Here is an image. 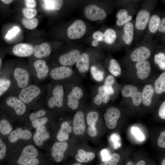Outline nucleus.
<instances>
[{"label": "nucleus", "instance_id": "nucleus-16", "mask_svg": "<svg viewBox=\"0 0 165 165\" xmlns=\"http://www.w3.org/2000/svg\"><path fill=\"white\" fill-rule=\"evenodd\" d=\"M37 148L33 145H28L23 149L17 163L19 165H23L29 160L36 158L38 156Z\"/></svg>", "mask_w": 165, "mask_h": 165}, {"label": "nucleus", "instance_id": "nucleus-62", "mask_svg": "<svg viewBox=\"0 0 165 165\" xmlns=\"http://www.w3.org/2000/svg\"><path fill=\"white\" fill-rule=\"evenodd\" d=\"M161 165H165V158L162 161Z\"/></svg>", "mask_w": 165, "mask_h": 165}, {"label": "nucleus", "instance_id": "nucleus-8", "mask_svg": "<svg viewBox=\"0 0 165 165\" xmlns=\"http://www.w3.org/2000/svg\"><path fill=\"white\" fill-rule=\"evenodd\" d=\"M147 3L145 4L137 14L134 28L138 33H141L146 28L151 16L152 7Z\"/></svg>", "mask_w": 165, "mask_h": 165}, {"label": "nucleus", "instance_id": "nucleus-40", "mask_svg": "<svg viewBox=\"0 0 165 165\" xmlns=\"http://www.w3.org/2000/svg\"><path fill=\"white\" fill-rule=\"evenodd\" d=\"M154 61L156 64L162 70H165V54L162 52L156 53L154 56Z\"/></svg>", "mask_w": 165, "mask_h": 165}, {"label": "nucleus", "instance_id": "nucleus-1", "mask_svg": "<svg viewBox=\"0 0 165 165\" xmlns=\"http://www.w3.org/2000/svg\"><path fill=\"white\" fill-rule=\"evenodd\" d=\"M46 86L45 103L47 108L53 111H55L66 106L64 84L51 81Z\"/></svg>", "mask_w": 165, "mask_h": 165}, {"label": "nucleus", "instance_id": "nucleus-59", "mask_svg": "<svg viewBox=\"0 0 165 165\" xmlns=\"http://www.w3.org/2000/svg\"><path fill=\"white\" fill-rule=\"evenodd\" d=\"M145 162L144 161L141 160L138 161L137 163H134L131 162H128L126 165H145Z\"/></svg>", "mask_w": 165, "mask_h": 165}, {"label": "nucleus", "instance_id": "nucleus-15", "mask_svg": "<svg viewBox=\"0 0 165 165\" xmlns=\"http://www.w3.org/2000/svg\"><path fill=\"white\" fill-rule=\"evenodd\" d=\"M85 113L83 110H78L74 114L73 121L72 130L76 135L83 134L85 131Z\"/></svg>", "mask_w": 165, "mask_h": 165}, {"label": "nucleus", "instance_id": "nucleus-48", "mask_svg": "<svg viewBox=\"0 0 165 165\" xmlns=\"http://www.w3.org/2000/svg\"><path fill=\"white\" fill-rule=\"evenodd\" d=\"M132 98L134 104L138 106L142 101V93L140 91L138 92Z\"/></svg>", "mask_w": 165, "mask_h": 165}, {"label": "nucleus", "instance_id": "nucleus-28", "mask_svg": "<svg viewBox=\"0 0 165 165\" xmlns=\"http://www.w3.org/2000/svg\"><path fill=\"white\" fill-rule=\"evenodd\" d=\"M127 9H122L117 13L116 17L117 19L116 24L119 26H123L127 23L131 21L133 16L129 14Z\"/></svg>", "mask_w": 165, "mask_h": 165}, {"label": "nucleus", "instance_id": "nucleus-61", "mask_svg": "<svg viewBox=\"0 0 165 165\" xmlns=\"http://www.w3.org/2000/svg\"><path fill=\"white\" fill-rule=\"evenodd\" d=\"M1 1L6 4H9L11 3L13 1L12 0H2Z\"/></svg>", "mask_w": 165, "mask_h": 165}, {"label": "nucleus", "instance_id": "nucleus-14", "mask_svg": "<svg viewBox=\"0 0 165 165\" xmlns=\"http://www.w3.org/2000/svg\"><path fill=\"white\" fill-rule=\"evenodd\" d=\"M121 112L119 110L115 107L108 108L104 114V119L106 125L110 130L115 129L116 126L117 122L120 117Z\"/></svg>", "mask_w": 165, "mask_h": 165}, {"label": "nucleus", "instance_id": "nucleus-32", "mask_svg": "<svg viewBox=\"0 0 165 165\" xmlns=\"http://www.w3.org/2000/svg\"><path fill=\"white\" fill-rule=\"evenodd\" d=\"M154 90L158 94L165 92V72L161 73L156 80Z\"/></svg>", "mask_w": 165, "mask_h": 165}, {"label": "nucleus", "instance_id": "nucleus-58", "mask_svg": "<svg viewBox=\"0 0 165 165\" xmlns=\"http://www.w3.org/2000/svg\"><path fill=\"white\" fill-rule=\"evenodd\" d=\"M39 163V160L36 158L29 160L23 165H38Z\"/></svg>", "mask_w": 165, "mask_h": 165}, {"label": "nucleus", "instance_id": "nucleus-52", "mask_svg": "<svg viewBox=\"0 0 165 165\" xmlns=\"http://www.w3.org/2000/svg\"><path fill=\"white\" fill-rule=\"evenodd\" d=\"M111 155L110 151L107 149H103L101 152L102 160L104 162L109 159Z\"/></svg>", "mask_w": 165, "mask_h": 165}, {"label": "nucleus", "instance_id": "nucleus-12", "mask_svg": "<svg viewBox=\"0 0 165 165\" xmlns=\"http://www.w3.org/2000/svg\"><path fill=\"white\" fill-rule=\"evenodd\" d=\"M84 14L85 16L91 21L103 20L107 15L103 9L93 4L89 5L85 7Z\"/></svg>", "mask_w": 165, "mask_h": 165}, {"label": "nucleus", "instance_id": "nucleus-53", "mask_svg": "<svg viewBox=\"0 0 165 165\" xmlns=\"http://www.w3.org/2000/svg\"><path fill=\"white\" fill-rule=\"evenodd\" d=\"M93 38L99 41H103L104 33L100 31H97L94 32L92 35Z\"/></svg>", "mask_w": 165, "mask_h": 165}, {"label": "nucleus", "instance_id": "nucleus-29", "mask_svg": "<svg viewBox=\"0 0 165 165\" xmlns=\"http://www.w3.org/2000/svg\"><path fill=\"white\" fill-rule=\"evenodd\" d=\"M154 93V89L151 85L147 84L144 87L142 93V102L145 106H147L151 104Z\"/></svg>", "mask_w": 165, "mask_h": 165}, {"label": "nucleus", "instance_id": "nucleus-22", "mask_svg": "<svg viewBox=\"0 0 165 165\" xmlns=\"http://www.w3.org/2000/svg\"><path fill=\"white\" fill-rule=\"evenodd\" d=\"M137 77L141 79H145L149 76L151 67L149 62L146 60L136 63L135 65Z\"/></svg>", "mask_w": 165, "mask_h": 165}, {"label": "nucleus", "instance_id": "nucleus-54", "mask_svg": "<svg viewBox=\"0 0 165 165\" xmlns=\"http://www.w3.org/2000/svg\"><path fill=\"white\" fill-rule=\"evenodd\" d=\"M87 132L89 136L91 137H96L97 134V129L95 127L88 126Z\"/></svg>", "mask_w": 165, "mask_h": 165}, {"label": "nucleus", "instance_id": "nucleus-63", "mask_svg": "<svg viewBox=\"0 0 165 165\" xmlns=\"http://www.w3.org/2000/svg\"><path fill=\"white\" fill-rule=\"evenodd\" d=\"M71 165H82L79 163H75L73 164H72Z\"/></svg>", "mask_w": 165, "mask_h": 165}, {"label": "nucleus", "instance_id": "nucleus-2", "mask_svg": "<svg viewBox=\"0 0 165 165\" xmlns=\"http://www.w3.org/2000/svg\"><path fill=\"white\" fill-rule=\"evenodd\" d=\"M46 94V86L42 87L36 83H30L14 95L29 108L32 105H38L40 101H45Z\"/></svg>", "mask_w": 165, "mask_h": 165}, {"label": "nucleus", "instance_id": "nucleus-3", "mask_svg": "<svg viewBox=\"0 0 165 165\" xmlns=\"http://www.w3.org/2000/svg\"><path fill=\"white\" fill-rule=\"evenodd\" d=\"M63 84L66 106L72 110L77 109L81 103L86 99V94L84 89L80 84L71 82Z\"/></svg>", "mask_w": 165, "mask_h": 165}, {"label": "nucleus", "instance_id": "nucleus-6", "mask_svg": "<svg viewBox=\"0 0 165 165\" xmlns=\"http://www.w3.org/2000/svg\"><path fill=\"white\" fill-rule=\"evenodd\" d=\"M8 70L11 75L13 82L8 94H16L31 83L32 78L28 69L24 67H17L13 69Z\"/></svg>", "mask_w": 165, "mask_h": 165}, {"label": "nucleus", "instance_id": "nucleus-20", "mask_svg": "<svg viewBox=\"0 0 165 165\" xmlns=\"http://www.w3.org/2000/svg\"><path fill=\"white\" fill-rule=\"evenodd\" d=\"M34 47L29 44L20 43L15 45L12 52L15 56L20 57H26L31 56L33 53Z\"/></svg>", "mask_w": 165, "mask_h": 165}, {"label": "nucleus", "instance_id": "nucleus-18", "mask_svg": "<svg viewBox=\"0 0 165 165\" xmlns=\"http://www.w3.org/2000/svg\"><path fill=\"white\" fill-rule=\"evenodd\" d=\"M160 20L161 18L158 15L153 14L151 15L146 28L147 33L145 38L146 41L152 40V36L158 31Z\"/></svg>", "mask_w": 165, "mask_h": 165}, {"label": "nucleus", "instance_id": "nucleus-7", "mask_svg": "<svg viewBox=\"0 0 165 165\" xmlns=\"http://www.w3.org/2000/svg\"><path fill=\"white\" fill-rule=\"evenodd\" d=\"M32 65L33 68L29 71L36 83L45 80L49 77L50 69L45 61L38 59L33 62Z\"/></svg>", "mask_w": 165, "mask_h": 165}, {"label": "nucleus", "instance_id": "nucleus-10", "mask_svg": "<svg viewBox=\"0 0 165 165\" xmlns=\"http://www.w3.org/2000/svg\"><path fill=\"white\" fill-rule=\"evenodd\" d=\"M86 30V26L84 21L81 20H77L68 27L67 31V35L70 39H79L84 35Z\"/></svg>", "mask_w": 165, "mask_h": 165}, {"label": "nucleus", "instance_id": "nucleus-56", "mask_svg": "<svg viewBox=\"0 0 165 165\" xmlns=\"http://www.w3.org/2000/svg\"><path fill=\"white\" fill-rule=\"evenodd\" d=\"M158 31L161 33H165V17L161 19Z\"/></svg>", "mask_w": 165, "mask_h": 165}, {"label": "nucleus", "instance_id": "nucleus-36", "mask_svg": "<svg viewBox=\"0 0 165 165\" xmlns=\"http://www.w3.org/2000/svg\"><path fill=\"white\" fill-rule=\"evenodd\" d=\"M13 128L9 122L6 118H2L0 121V132L3 135L9 134Z\"/></svg>", "mask_w": 165, "mask_h": 165}, {"label": "nucleus", "instance_id": "nucleus-43", "mask_svg": "<svg viewBox=\"0 0 165 165\" xmlns=\"http://www.w3.org/2000/svg\"><path fill=\"white\" fill-rule=\"evenodd\" d=\"M50 115L37 119L31 122L33 127L36 129L45 125L49 121Z\"/></svg>", "mask_w": 165, "mask_h": 165}, {"label": "nucleus", "instance_id": "nucleus-49", "mask_svg": "<svg viewBox=\"0 0 165 165\" xmlns=\"http://www.w3.org/2000/svg\"><path fill=\"white\" fill-rule=\"evenodd\" d=\"M20 29L17 26H14L11 30L8 31L6 37L8 39H10L15 36L20 31Z\"/></svg>", "mask_w": 165, "mask_h": 165}, {"label": "nucleus", "instance_id": "nucleus-33", "mask_svg": "<svg viewBox=\"0 0 165 165\" xmlns=\"http://www.w3.org/2000/svg\"><path fill=\"white\" fill-rule=\"evenodd\" d=\"M116 37L115 31L112 28H108L104 33L103 41L107 44L111 45L115 42Z\"/></svg>", "mask_w": 165, "mask_h": 165}, {"label": "nucleus", "instance_id": "nucleus-31", "mask_svg": "<svg viewBox=\"0 0 165 165\" xmlns=\"http://www.w3.org/2000/svg\"><path fill=\"white\" fill-rule=\"evenodd\" d=\"M43 6L47 10H58L62 6L63 1L61 0H44Z\"/></svg>", "mask_w": 165, "mask_h": 165}, {"label": "nucleus", "instance_id": "nucleus-23", "mask_svg": "<svg viewBox=\"0 0 165 165\" xmlns=\"http://www.w3.org/2000/svg\"><path fill=\"white\" fill-rule=\"evenodd\" d=\"M50 137V134L44 125L36 129L33 136V140L35 145L38 146H42L44 141L47 140Z\"/></svg>", "mask_w": 165, "mask_h": 165}, {"label": "nucleus", "instance_id": "nucleus-4", "mask_svg": "<svg viewBox=\"0 0 165 165\" xmlns=\"http://www.w3.org/2000/svg\"><path fill=\"white\" fill-rule=\"evenodd\" d=\"M2 109L16 118L27 115L28 107L16 95L7 94L1 99Z\"/></svg>", "mask_w": 165, "mask_h": 165}, {"label": "nucleus", "instance_id": "nucleus-19", "mask_svg": "<svg viewBox=\"0 0 165 165\" xmlns=\"http://www.w3.org/2000/svg\"><path fill=\"white\" fill-rule=\"evenodd\" d=\"M68 147V143L65 141L56 142L53 144L51 149V154L55 161L60 162L62 160Z\"/></svg>", "mask_w": 165, "mask_h": 165}, {"label": "nucleus", "instance_id": "nucleus-27", "mask_svg": "<svg viewBox=\"0 0 165 165\" xmlns=\"http://www.w3.org/2000/svg\"><path fill=\"white\" fill-rule=\"evenodd\" d=\"M72 130V127L68 122L66 121H63L61 124L57 133V139L60 142L67 141L69 139V134Z\"/></svg>", "mask_w": 165, "mask_h": 165}, {"label": "nucleus", "instance_id": "nucleus-38", "mask_svg": "<svg viewBox=\"0 0 165 165\" xmlns=\"http://www.w3.org/2000/svg\"><path fill=\"white\" fill-rule=\"evenodd\" d=\"M99 118V115L97 111H89L86 115V120L88 126L95 127Z\"/></svg>", "mask_w": 165, "mask_h": 165}, {"label": "nucleus", "instance_id": "nucleus-42", "mask_svg": "<svg viewBox=\"0 0 165 165\" xmlns=\"http://www.w3.org/2000/svg\"><path fill=\"white\" fill-rule=\"evenodd\" d=\"M115 82V79L112 75H108L105 78L103 85L107 88L110 95L113 94L114 90L112 86Z\"/></svg>", "mask_w": 165, "mask_h": 165}, {"label": "nucleus", "instance_id": "nucleus-21", "mask_svg": "<svg viewBox=\"0 0 165 165\" xmlns=\"http://www.w3.org/2000/svg\"><path fill=\"white\" fill-rule=\"evenodd\" d=\"M32 136L31 132L28 130L18 127L10 134L8 139L10 142L14 143L19 139L28 140L31 138Z\"/></svg>", "mask_w": 165, "mask_h": 165}, {"label": "nucleus", "instance_id": "nucleus-5", "mask_svg": "<svg viewBox=\"0 0 165 165\" xmlns=\"http://www.w3.org/2000/svg\"><path fill=\"white\" fill-rule=\"evenodd\" d=\"M79 75L75 74L71 68L61 65L50 69L48 78L51 81L55 82H71L81 84L82 80Z\"/></svg>", "mask_w": 165, "mask_h": 165}, {"label": "nucleus", "instance_id": "nucleus-60", "mask_svg": "<svg viewBox=\"0 0 165 165\" xmlns=\"http://www.w3.org/2000/svg\"><path fill=\"white\" fill-rule=\"evenodd\" d=\"M99 43V41L96 40H93L92 42V45L94 46H97Z\"/></svg>", "mask_w": 165, "mask_h": 165}, {"label": "nucleus", "instance_id": "nucleus-41", "mask_svg": "<svg viewBox=\"0 0 165 165\" xmlns=\"http://www.w3.org/2000/svg\"><path fill=\"white\" fill-rule=\"evenodd\" d=\"M138 91V89L136 87L130 85H127L122 88L121 94L124 97H132Z\"/></svg>", "mask_w": 165, "mask_h": 165}, {"label": "nucleus", "instance_id": "nucleus-24", "mask_svg": "<svg viewBox=\"0 0 165 165\" xmlns=\"http://www.w3.org/2000/svg\"><path fill=\"white\" fill-rule=\"evenodd\" d=\"M90 62L89 55L83 53L80 55L75 63V66L79 72L83 74L87 72L90 67Z\"/></svg>", "mask_w": 165, "mask_h": 165}, {"label": "nucleus", "instance_id": "nucleus-25", "mask_svg": "<svg viewBox=\"0 0 165 165\" xmlns=\"http://www.w3.org/2000/svg\"><path fill=\"white\" fill-rule=\"evenodd\" d=\"M134 35V26L130 21L123 26L122 40L126 46H130L132 43Z\"/></svg>", "mask_w": 165, "mask_h": 165}, {"label": "nucleus", "instance_id": "nucleus-46", "mask_svg": "<svg viewBox=\"0 0 165 165\" xmlns=\"http://www.w3.org/2000/svg\"><path fill=\"white\" fill-rule=\"evenodd\" d=\"M22 12L24 17L28 19L34 18L37 13V11L35 9L27 7L23 8Z\"/></svg>", "mask_w": 165, "mask_h": 165}, {"label": "nucleus", "instance_id": "nucleus-47", "mask_svg": "<svg viewBox=\"0 0 165 165\" xmlns=\"http://www.w3.org/2000/svg\"><path fill=\"white\" fill-rule=\"evenodd\" d=\"M131 132L138 140L141 141L144 140L145 136L138 127H132L131 129Z\"/></svg>", "mask_w": 165, "mask_h": 165}, {"label": "nucleus", "instance_id": "nucleus-39", "mask_svg": "<svg viewBox=\"0 0 165 165\" xmlns=\"http://www.w3.org/2000/svg\"><path fill=\"white\" fill-rule=\"evenodd\" d=\"M21 22L25 28L29 30L35 28L38 24V20L35 17L31 19L24 17L22 19Z\"/></svg>", "mask_w": 165, "mask_h": 165}, {"label": "nucleus", "instance_id": "nucleus-26", "mask_svg": "<svg viewBox=\"0 0 165 165\" xmlns=\"http://www.w3.org/2000/svg\"><path fill=\"white\" fill-rule=\"evenodd\" d=\"M50 45L47 43L44 42L34 47V56L37 58L42 59L49 56L51 53Z\"/></svg>", "mask_w": 165, "mask_h": 165}, {"label": "nucleus", "instance_id": "nucleus-17", "mask_svg": "<svg viewBox=\"0 0 165 165\" xmlns=\"http://www.w3.org/2000/svg\"><path fill=\"white\" fill-rule=\"evenodd\" d=\"M80 55L79 50H72L60 56L58 58V62L61 66H72L75 63Z\"/></svg>", "mask_w": 165, "mask_h": 165}, {"label": "nucleus", "instance_id": "nucleus-45", "mask_svg": "<svg viewBox=\"0 0 165 165\" xmlns=\"http://www.w3.org/2000/svg\"><path fill=\"white\" fill-rule=\"evenodd\" d=\"M110 140L114 148L117 149L121 146L120 138L118 134H112L110 137Z\"/></svg>", "mask_w": 165, "mask_h": 165}, {"label": "nucleus", "instance_id": "nucleus-13", "mask_svg": "<svg viewBox=\"0 0 165 165\" xmlns=\"http://www.w3.org/2000/svg\"><path fill=\"white\" fill-rule=\"evenodd\" d=\"M96 90L91 97L92 102L98 106L107 104L110 99V95L107 88L103 85H100Z\"/></svg>", "mask_w": 165, "mask_h": 165}, {"label": "nucleus", "instance_id": "nucleus-55", "mask_svg": "<svg viewBox=\"0 0 165 165\" xmlns=\"http://www.w3.org/2000/svg\"><path fill=\"white\" fill-rule=\"evenodd\" d=\"M159 117L163 119H165V101L161 104L158 111Z\"/></svg>", "mask_w": 165, "mask_h": 165}, {"label": "nucleus", "instance_id": "nucleus-30", "mask_svg": "<svg viewBox=\"0 0 165 165\" xmlns=\"http://www.w3.org/2000/svg\"><path fill=\"white\" fill-rule=\"evenodd\" d=\"M95 157L94 153L92 152H87L83 149H80L77 151L75 158L78 162L80 163H87L90 161Z\"/></svg>", "mask_w": 165, "mask_h": 165}, {"label": "nucleus", "instance_id": "nucleus-50", "mask_svg": "<svg viewBox=\"0 0 165 165\" xmlns=\"http://www.w3.org/2000/svg\"><path fill=\"white\" fill-rule=\"evenodd\" d=\"M6 147L2 139L0 138V159H3L6 156Z\"/></svg>", "mask_w": 165, "mask_h": 165}, {"label": "nucleus", "instance_id": "nucleus-11", "mask_svg": "<svg viewBox=\"0 0 165 165\" xmlns=\"http://www.w3.org/2000/svg\"><path fill=\"white\" fill-rule=\"evenodd\" d=\"M11 75L8 70H0V97L2 98L8 94L13 85Z\"/></svg>", "mask_w": 165, "mask_h": 165}, {"label": "nucleus", "instance_id": "nucleus-51", "mask_svg": "<svg viewBox=\"0 0 165 165\" xmlns=\"http://www.w3.org/2000/svg\"><path fill=\"white\" fill-rule=\"evenodd\" d=\"M157 143L160 147L165 148V131L162 132L160 133Z\"/></svg>", "mask_w": 165, "mask_h": 165}, {"label": "nucleus", "instance_id": "nucleus-64", "mask_svg": "<svg viewBox=\"0 0 165 165\" xmlns=\"http://www.w3.org/2000/svg\"></svg>", "mask_w": 165, "mask_h": 165}, {"label": "nucleus", "instance_id": "nucleus-9", "mask_svg": "<svg viewBox=\"0 0 165 165\" xmlns=\"http://www.w3.org/2000/svg\"><path fill=\"white\" fill-rule=\"evenodd\" d=\"M144 43L138 46L131 53L130 58L132 61L137 62L146 60L151 56L152 48H153L151 41Z\"/></svg>", "mask_w": 165, "mask_h": 165}, {"label": "nucleus", "instance_id": "nucleus-44", "mask_svg": "<svg viewBox=\"0 0 165 165\" xmlns=\"http://www.w3.org/2000/svg\"><path fill=\"white\" fill-rule=\"evenodd\" d=\"M120 156L117 153H113L108 160L99 165H116L119 161Z\"/></svg>", "mask_w": 165, "mask_h": 165}, {"label": "nucleus", "instance_id": "nucleus-35", "mask_svg": "<svg viewBox=\"0 0 165 165\" xmlns=\"http://www.w3.org/2000/svg\"><path fill=\"white\" fill-rule=\"evenodd\" d=\"M51 113L48 110L40 108L36 111L30 113L28 116V119L31 122L37 119L51 115Z\"/></svg>", "mask_w": 165, "mask_h": 165}, {"label": "nucleus", "instance_id": "nucleus-37", "mask_svg": "<svg viewBox=\"0 0 165 165\" xmlns=\"http://www.w3.org/2000/svg\"><path fill=\"white\" fill-rule=\"evenodd\" d=\"M109 72L116 77L119 75L121 73V69L118 62L114 59H112L109 61L108 66Z\"/></svg>", "mask_w": 165, "mask_h": 165}, {"label": "nucleus", "instance_id": "nucleus-57", "mask_svg": "<svg viewBox=\"0 0 165 165\" xmlns=\"http://www.w3.org/2000/svg\"><path fill=\"white\" fill-rule=\"evenodd\" d=\"M27 7L33 8L36 6V1L34 0H26L24 1Z\"/></svg>", "mask_w": 165, "mask_h": 165}, {"label": "nucleus", "instance_id": "nucleus-34", "mask_svg": "<svg viewBox=\"0 0 165 165\" xmlns=\"http://www.w3.org/2000/svg\"><path fill=\"white\" fill-rule=\"evenodd\" d=\"M90 72L92 78L96 81L101 82L104 79L105 73L96 66L93 65L90 68Z\"/></svg>", "mask_w": 165, "mask_h": 165}]
</instances>
